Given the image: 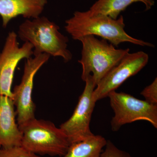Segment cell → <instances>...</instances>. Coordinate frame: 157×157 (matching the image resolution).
Returning a JSON list of instances; mask_svg holds the SVG:
<instances>
[{"label": "cell", "mask_w": 157, "mask_h": 157, "mask_svg": "<svg viewBox=\"0 0 157 157\" xmlns=\"http://www.w3.org/2000/svg\"><path fill=\"white\" fill-rule=\"evenodd\" d=\"M65 23V29L74 40L93 35L107 40L116 47L124 42L154 47L151 43L133 38L127 34L122 15L115 19L104 14H92L89 11H76L73 17L67 20Z\"/></svg>", "instance_id": "obj_1"}, {"label": "cell", "mask_w": 157, "mask_h": 157, "mask_svg": "<svg viewBox=\"0 0 157 157\" xmlns=\"http://www.w3.org/2000/svg\"><path fill=\"white\" fill-rule=\"evenodd\" d=\"M59 27L47 17L26 19L18 28L17 36L33 47V55L45 53L60 57L65 63L70 61L73 55L68 49V37L59 32Z\"/></svg>", "instance_id": "obj_2"}, {"label": "cell", "mask_w": 157, "mask_h": 157, "mask_svg": "<svg viewBox=\"0 0 157 157\" xmlns=\"http://www.w3.org/2000/svg\"><path fill=\"white\" fill-rule=\"evenodd\" d=\"M82 44L81 78L83 81L91 76L95 84L101 81L113 68L129 53V48L117 49L106 40H99L93 35L85 36L78 39Z\"/></svg>", "instance_id": "obj_3"}, {"label": "cell", "mask_w": 157, "mask_h": 157, "mask_svg": "<svg viewBox=\"0 0 157 157\" xmlns=\"http://www.w3.org/2000/svg\"><path fill=\"white\" fill-rule=\"evenodd\" d=\"M19 128L21 146L35 154L60 157L70 146L63 132L50 121L35 118Z\"/></svg>", "instance_id": "obj_4"}, {"label": "cell", "mask_w": 157, "mask_h": 157, "mask_svg": "<svg viewBox=\"0 0 157 157\" xmlns=\"http://www.w3.org/2000/svg\"><path fill=\"white\" fill-rule=\"evenodd\" d=\"M108 98L114 113L110 121L113 132L119 131L124 125L138 121H147L157 128V105L116 91L110 93Z\"/></svg>", "instance_id": "obj_5"}, {"label": "cell", "mask_w": 157, "mask_h": 157, "mask_svg": "<svg viewBox=\"0 0 157 157\" xmlns=\"http://www.w3.org/2000/svg\"><path fill=\"white\" fill-rule=\"evenodd\" d=\"M34 56V57H31L26 59L21 81L12 91L19 127L36 118V107L33 99L34 78L37 72L48 61L50 57L45 53Z\"/></svg>", "instance_id": "obj_6"}, {"label": "cell", "mask_w": 157, "mask_h": 157, "mask_svg": "<svg viewBox=\"0 0 157 157\" xmlns=\"http://www.w3.org/2000/svg\"><path fill=\"white\" fill-rule=\"evenodd\" d=\"M84 82L85 86L78 98V104L73 114L59 126L67 137L70 145L94 135L90 128V123L96 103L93 98L96 85L91 76Z\"/></svg>", "instance_id": "obj_7"}, {"label": "cell", "mask_w": 157, "mask_h": 157, "mask_svg": "<svg viewBox=\"0 0 157 157\" xmlns=\"http://www.w3.org/2000/svg\"><path fill=\"white\" fill-rule=\"evenodd\" d=\"M148 55L143 51L127 54L96 86L93 94L97 101L108 97L128 78L140 72L147 64Z\"/></svg>", "instance_id": "obj_8"}, {"label": "cell", "mask_w": 157, "mask_h": 157, "mask_svg": "<svg viewBox=\"0 0 157 157\" xmlns=\"http://www.w3.org/2000/svg\"><path fill=\"white\" fill-rule=\"evenodd\" d=\"M33 55V47L31 43L25 42L20 46L17 34L14 31L9 32L0 53V95L13 99L11 87L16 67L21 60Z\"/></svg>", "instance_id": "obj_9"}, {"label": "cell", "mask_w": 157, "mask_h": 157, "mask_svg": "<svg viewBox=\"0 0 157 157\" xmlns=\"http://www.w3.org/2000/svg\"><path fill=\"white\" fill-rule=\"evenodd\" d=\"M16 117L13 99L0 95V149L21 146L22 134Z\"/></svg>", "instance_id": "obj_10"}, {"label": "cell", "mask_w": 157, "mask_h": 157, "mask_svg": "<svg viewBox=\"0 0 157 157\" xmlns=\"http://www.w3.org/2000/svg\"><path fill=\"white\" fill-rule=\"evenodd\" d=\"M47 0H0V16L4 28L18 16L27 19L40 16Z\"/></svg>", "instance_id": "obj_11"}, {"label": "cell", "mask_w": 157, "mask_h": 157, "mask_svg": "<svg viewBox=\"0 0 157 157\" xmlns=\"http://www.w3.org/2000/svg\"><path fill=\"white\" fill-rule=\"evenodd\" d=\"M138 2L143 3L146 10L155 5L153 0H98L88 11L92 14H104L116 19L130 5Z\"/></svg>", "instance_id": "obj_12"}, {"label": "cell", "mask_w": 157, "mask_h": 157, "mask_svg": "<svg viewBox=\"0 0 157 157\" xmlns=\"http://www.w3.org/2000/svg\"><path fill=\"white\" fill-rule=\"evenodd\" d=\"M107 141L101 135H94L70 144L66 154L58 157H100Z\"/></svg>", "instance_id": "obj_13"}, {"label": "cell", "mask_w": 157, "mask_h": 157, "mask_svg": "<svg viewBox=\"0 0 157 157\" xmlns=\"http://www.w3.org/2000/svg\"><path fill=\"white\" fill-rule=\"evenodd\" d=\"M0 157H42L28 151L22 146L0 149Z\"/></svg>", "instance_id": "obj_14"}, {"label": "cell", "mask_w": 157, "mask_h": 157, "mask_svg": "<svg viewBox=\"0 0 157 157\" xmlns=\"http://www.w3.org/2000/svg\"><path fill=\"white\" fill-rule=\"evenodd\" d=\"M100 157H133L128 152L118 148L112 141L107 140Z\"/></svg>", "instance_id": "obj_15"}, {"label": "cell", "mask_w": 157, "mask_h": 157, "mask_svg": "<svg viewBox=\"0 0 157 157\" xmlns=\"http://www.w3.org/2000/svg\"><path fill=\"white\" fill-rule=\"evenodd\" d=\"M140 94L145 98V101L148 103L157 105V78L141 91Z\"/></svg>", "instance_id": "obj_16"}]
</instances>
